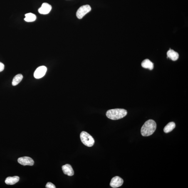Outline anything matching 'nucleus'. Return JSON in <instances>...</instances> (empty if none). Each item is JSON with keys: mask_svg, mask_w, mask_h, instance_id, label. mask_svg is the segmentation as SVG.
Returning a JSON list of instances; mask_svg holds the SVG:
<instances>
[{"mask_svg": "<svg viewBox=\"0 0 188 188\" xmlns=\"http://www.w3.org/2000/svg\"><path fill=\"white\" fill-rule=\"evenodd\" d=\"M52 9L51 5L47 3H44L39 9L38 12L42 14H48Z\"/></svg>", "mask_w": 188, "mask_h": 188, "instance_id": "obj_8", "label": "nucleus"}, {"mask_svg": "<svg viewBox=\"0 0 188 188\" xmlns=\"http://www.w3.org/2000/svg\"><path fill=\"white\" fill-rule=\"evenodd\" d=\"M167 57L173 61H175L179 58V55L177 52L170 49L167 52Z\"/></svg>", "mask_w": 188, "mask_h": 188, "instance_id": "obj_10", "label": "nucleus"}, {"mask_svg": "<svg viewBox=\"0 0 188 188\" xmlns=\"http://www.w3.org/2000/svg\"><path fill=\"white\" fill-rule=\"evenodd\" d=\"M19 180V177L18 176H15L14 177H9L6 178L5 183L6 184L12 185L16 184Z\"/></svg>", "mask_w": 188, "mask_h": 188, "instance_id": "obj_12", "label": "nucleus"}, {"mask_svg": "<svg viewBox=\"0 0 188 188\" xmlns=\"http://www.w3.org/2000/svg\"><path fill=\"white\" fill-rule=\"evenodd\" d=\"M157 128V124L155 121L149 120L146 121L141 128V134L144 137L149 136L152 135Z\"/></svg>", "mask_w": 188, "mask_h": 188, "instance_id": "obj_1", "label": "nucleus"}, {"mask_svg": "<svg viewBox=\"0 0 188 188\" xmlns=\"http://www.w3.org/2000/svg\"><path fill=\"white\" fill-rule=\"evenodd\" d=\"M80 136L82 143L87 146L91 147L95 144V140L93 137L86 132L82 131Z\"/></svg>", "mask_w": 188, "mask_h": 188, "instance_id": "obj_3", "label": "nucleus"}, {"mask_svg": "<svg viewBox=\"0 0 188 188\" xmlns=\"http://www.w3.org/2000/svg\"><path fill=\"white\" fill-rule=\"evenodd\" d=\"M127 114V110L123 109H115L109 110L106 112L108 118L112 120H117L121 119Z\"/></svg>", "mask_w": 188, "mask_h": 188, "instance_id": "obj_2", "label": "nucleus"}, {"mask_svg": "<svg viewBox=\"0 0 188 188\" xmlns=\"http://www.w3.org/2000/svg\"><path fill=\"white\" fill-rule=\"evenodd\" d=\"M175 127L176 124L174 122H169L164 127V131L166 133H169L173 130Z\"/></svg>", "mask_w": 188, "mask_h": 188, "instance_id": "obj_13", "label": "nucleus"}, {"mask_svg": "<svg viewBox=\"0 0 188 188\" xmlns=\"http://www.w3.org/2000/svg\"><path fill=\"white\" fill-rule=\"evenodd\" d=\"M23 78L22 75L21 74H18L13 79L12 85L14 86L17 85L21 81Z\"/></svg>", "mask_w": 188, "mask_h": 188, "instance_id": "obj_15", "label": "nucleus"}, {"mask_svg": "<svg viewBox=\"0 0 188 188\" xmlns=\"http://www.w3.org/2000/svg\"><path fill=\"white\" fill-rule=\"evenodd\" d=\"M5 66L4 64L0 62V72L4 70Z\"/></svg>", "mask_w": 188, "mask_h": 188, "instance_id": "obj_17", "label": "nucleus"}, {"mask_svg": "<svg viewBox=\"0 0 188 188\" xmlns=\"http://www.w3.org/2000/svg\"><path fill=\"white\" fill-rule=\"evenodd\" d=\"M18 163L23 166H33L34 163V161L31 157H20L18 159Z\"/></svg>", "mask_w": 188, "mask_h": 188, "instance_id": "obj_5", "label": "nucleus"}, {"mask_svg": "<svg viewBox=\"0 0 188 188\" xmlns=\"http://www.w3.org/2000/svg\"><path fill=\"white\" fill-rule=\"evenodd\" d=\"M46 187L47 188H55V186L51 182H48L46 185Z\"/></svg>", "mask_w": 188, "mask_h": 188, "instance_id": "obj_16", "label": "nucleus"}, {"mask_svg": "<svg viewBox=\"0 0 188 188\" xmlns=\"http://www.w3.org/2000/svg\"><path fill=\"white\" fill-rule=\"evenodd\" d=\"M62 170L65 174L69 176H72L74 174V171L71 165L69 164H66L62 166Z\"/></svg>", "mask_w": 188, "mask_h": 188, "instance_id": "obj_9", "label": "nucleus"}, {"mask_svg": "<svg viewBox=\"0 0 188 188\" xmlns=\"http://www.w3.org/2000/svg\"><path fill=\"white\" fill-rule=\"evenodd\" d=\"M25 20L27 22H32L36 19V15L33 13H29L25 14Z\"/></svg>", "mask_w": 188, "mask_h": 188, "instance_id": "obj_14", "label": "nucleus"}, {"mask_svg": "<svg viewBox=\"0 0 188 188\" xmlns=\"http://www.w3.org/2000/svg\"><path fill=\"white\" fill-rule=\"evenodd\" d=\"M142 66L144 68L148 69L150 70H152L154 68L153 63L148 59L144 60L142 62Z\"/></svg>", "mask_w": 188, "mask_h": 188, "instance_id": "obj_11", "label": "nucleus"}, {"mask_svg": "<svg viewBox=\"0 0 188 188\" xmlns=\"http://www.w3.org/2000/svg\"><path fill=\"white\" fill-rule=\"evenodd\" d=\"M47 69L45 66H40L35 70L34 73V77L36 79L41 78L46 74Z\"/></svg>", "mask_w": 188, "mask_h": 188, "instance_id": "obj_6", "label": "nucleus"}, {"mask_svg": "<svg viewBox=\"0 0 188 188\" xmlns=\"http://www.w3.org/2000/svg\"><path fill=\"white\" fill-rule=\"evenodd\" d=\"M123 183V179L119 176H115L112 179L110 185L112 188H117L121 186Z\"/></svg>", "mask_w": 188, "mask_h": 188, "instance_id": "obj_7", "label": "nucleus"}, {"mask_svg": "<svg viewBox=\"0 0 188 188\" xmlns=\"http://www.w3.org/2000/svg\"><path fill=\"white\" fill-rule=\"evenodd\" d=\"M91 8L88 5L82 6L77 11L76 16L79 19H81L87 13L91 11Z\"/></svg>", "mask_w": 188, "mask_h": 188, "instance_id": "obj_4", "label": "nucleus"}]
</instances>
